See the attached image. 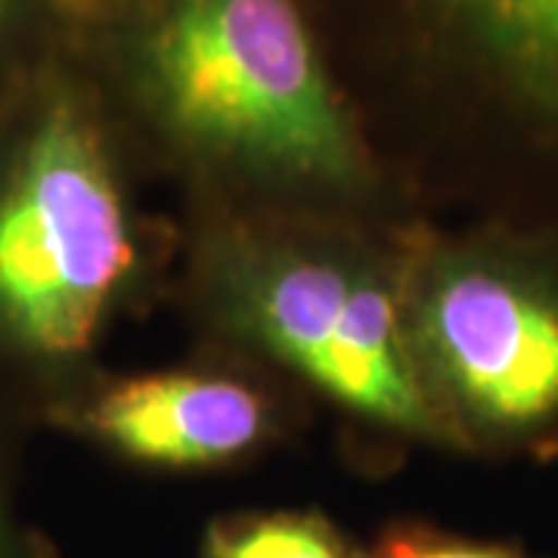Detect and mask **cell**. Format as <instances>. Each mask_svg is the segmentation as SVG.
Returning <instances> with one entry per match:
<instances>
[{
    "label": "cell",
    "mask_w": 558,
    "mask_h": 558,
    "mask_svg": "<svg viewBox=\"0 0 558 558\" xmlns=\"http://www.w3.org/2000/svg\"><path fill=\"white\" fill-rule=\"evenodd\" d=\"M205 558H366L339 527L311 512H258L215 521Z\"/></svg>",
    "instance_id": "7"
},
{
    "label": "cell",
    "mask_w": 558,
    "mask_h": 558,
    "mask_svg": "<svg viewBox=\"0 0 558 558\" xmlns=\"http://www.w3.org/2000/svg\"><path fill=\"white\" fill-rule=\"evenodd\" d=\"M369 558H524L509 546L499 543H481V539L447 537L435 531H395L381 539L379 549Z\"/></svg>",
    "instance_id": "8"
},
{
    "label": "cell",
    "mask_w": 558,
    "mask_h": 558,
    "mask_svg": "<svg viewBox=\"0 0 558 558\" xmlns=\"http://www.w3.org/2000/svg\"><path fill=\"white\" fill-rule=\"evenodd\" d=\"M0 558H47V549L13 519L3 484H0Z\"/></svg>",
    "instance_id": "9"
},
{
    "label": "cell",
    "mask_w": 558,
    "mask_h": 558,
    "mask_svg": "<svg viewBox=\"0 0 558 558\" xmlns=\"http://www.w3.org/2000/svg\"><path fill=\"white\" fill-rule=\"evenodd\" d=\"M149 78L180 134L304 180L360 174L354 134L292 0H174Z\"/></svg>",
    "instance_id": "1"
},
{
    "label": "cell",
    "mask_w": 558,
    "mask_h": 558,
    "mask_svg": "<svg viewBox=\"0 0 558 558\" xmlns=\"http://www.w3.org/2000/svg\"><path fill=\"white\" fill-rule=\"evenodd\" d=\"M87 425L124 457L202 469L252 450L267 432V407L255 388L220 376H143L109 388Z\"/></svg>",
    "instance_id": "5"
},
{
    "label": "cell",
    "mask_w": 558,
    "mask_h": 558,
    "mask_svg": "<svg viewBox=\"0 0 558 558\" xmlns=\"http://www.w3.org/2000/svg\"><path fill=\"white\" fill-rule=\"evenodd\" d=\"M502 106L558 131V0H418Z\"/></svg>",
    "instance_id": "6"
},
{
    "label": "cell",
    "mask_w": 558,
    "mask_h": 558,
    "mask_svg": "<svg viewBox=\"0 0 558 558\" xmlns=\"http://www.w3.org/2000/svg\"><path fill=\"white\" fill-rule=\"evenodd\" d=\"M245 317L286 363L363 416L413 435L444 428L395 295L329 258L270 260L245 289Z\"/></svg>",
    "instance_id": "4"
},
{
    "label": "cell",
    "mask_w": 558,
    "mask_h": 558,
    "mask_svg": "<svg viewBox=\"0 0 558 558\" xmlns=\"http://www.w3.org/2000/svg\"><path fill=\"white\" fill-rule=\"evenodd\" d=\"M134 267L128 215L97 131L53 106L0 171V336L75 357Z\"/></svg>",
    "instance_id": "2"
},
{
    "label": "cell",
    "mask_w": 558,
    "mask_h": 558,
    "mask_svg": "<svg viewBox=\"0 0 558 558\" xmlns=\"http://www.w3.org/2000/svg\"><path fill=\"white\" fill-rule=\"evenodd\" d=\"M413 348L469 428L527 440L558 425V279L497 252L438 260L413 311Z\"/></svg>",
    "instance_id": "3"
}]
</instances>
